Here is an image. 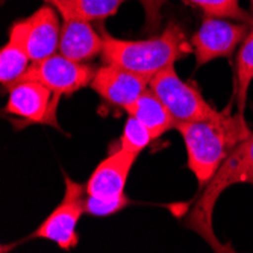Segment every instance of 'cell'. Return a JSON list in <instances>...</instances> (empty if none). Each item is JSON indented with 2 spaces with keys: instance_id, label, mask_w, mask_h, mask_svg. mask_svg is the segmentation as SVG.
Instances as JSON below:
<instances>
[{
  "instance_id": "3",
  "label": "cell",
  "mask_w": 253,
  "mask_h": 253,
  "mask_svg": "<svg viewBox=\"0 0 253 253\" xmlns=\"http://www.w3.org/2000/svg\"><path fill=\"white\" fill-rule=\"evenodd\" d=\"M237 183L253 185V130L229 153L212 179L203 187L185 223L188 229L199 234L215 252H232L231 247L218 241L212 227V214L221 193Z\"/></svg>"
},
{
  "instance_id": "4",
  "label": "cell",
  "mask_w": 253,
  "mask_h": 253,
  "mask_svg": "<svg viewBox=\"0 0 253 253\" xmlns=\"http://www.w3.org/2000/svg\"><path fill=\"white\" fill-rule=\"evenodd\" d=\"M149 86L171 112L176 123L211 120L221 114L206 102L193 85L183 82L176 75L173 65L155 75Z\"/></svg>"
},
{
  "instance_id": "16",
  "label": "cell",
  "mask_w": 253,
  "mask_h": 253,
  "mask_svg": "<svg viewBox=\"0 0 253 253\" xmlns=\"http://www.w3.org/2000/svg\"><path fill=\"white\" fill-rule=\"evenodd\" d=\"M253 81V25L243 41V45L237 56V81H235V97L238 114L244 116L249 86Z\"/></svg>"
},
{
  "instance_id": "12",
  "label": "cell",
  "mask_w": 253,
  "mask_h": 253,
  "mask_svg": "<svg viewBox=\"0 0 253 253\" xmlns=\"http://www.w3.org/2000/svg\"><path fill=\"white\" fill-rule=\"evenodd\" d=\"M103 52V37L96 32L89 21L64 18L59 38V53L78 62L94 59Z\"/></svg>"
},
{
  "instance_id": "1",
  "label": "cell",
  "mask_w": 253,
  "mask_h": 253,
  "mask_svg": "<svg viewBox=\"0 0 253 253\" xmlns=\"http://www.w3.org/2000/svg\"><path fill=\"white\" fill-rule=\"evenodd\" d=\"M187 147L188 169L194 173L199 187L208 183L223 161L243 140L250 135V129L241 114H231L227 106L217 119L176 123Z\"/></svg>"
},
{
  "instance_id": "2",
  "label": "cell",
  "mask_w": 253,
  "mask_h": 253,
  "mask_svg": "<svg viewBox=\"0 0 253 253\" xmlns=\"http://www.w3.org/2000/svg\"><path fill=\"white\" fill-rule=\"evenodd\" d=\"M102 37L105 64L119 65L149 79L191 52L185 34L176 23H170L163 35L141 41L119 40L106 31Z\"/></svg>"
},
{
  "instance_id": "8",
  "label": "cell",
  "mask_w": 253,
  "mask_h": 253,
  "mask_svg": "<svg viewBox=\"0 0 253 253\" xmlns=\"http://www.w3.org/2000/svg\"><path fill=\"white\" fill-rule=\"evenodd\" d=\"M250 28L249 23H231L220 17L205 15L199 31L191 38L196 65L200 67L218 58H229L237 45L244 41Z\"/></svg>"
},
{
  "instance_id": "6",
  "label": "cell",
  "mask_w": 253,
  "mask_h": 253,
  "mask_svg": "<svg viewBox=\"0 0 253 253\" xmlns=\"http://www.w3.org/2000/svg\"><path fill=\"white\" fill-rule=\"evenodd\" d=\"M59 99L61 94L53 93L45 85L32 79H21L9 88L5 111L25 120L21 126L38 123L62 130L58 123Z\"/></svg>"
},
{
  "instance_id": "18",
  "label": "cell",
  "mask_w": 253,
  "mask_h": 253,
  "mask_svg": "<svg viewBox=\"0 0 253 253\" xmlns=\"http://www.w3.org/2000/svg\"><path fill=\"white\" fill-rule=\"evenodd\" d=\"M120 147L138 155L143 149H146L149 146L152 140V135L149 132V129L138 120L133 116H129L126 125H125V130H123V136L120 140Z\"/></svg>"
},
{
  "instance_id": "10",
  "label": "cell",
  "mask_w": 253,
  "mask_h": 253,
  "mask_svg": "<svg viewBox=\"0 0 253 253\" xmlns=\"http://www.w3.org/2000/svg\"><path fill=\"white\" fill-rule=\"evenodd\" d=\"M138 155L117 149L97 166L86 182V193L91 197L112 200L125 196V185Z\"/></svg>"
},
{
  "instance_id": "15",
  "label": "cell",
  "mask_w": 253,
  "mask_h": 253,
  "mask_svg": "<svg viewBox=\"0 0 253 253\" xmlns=\"http://www.w3.org/2000/svg\"><path fill=\"white\" fill-rule=\"evenodd\" d=\"M126 111L149 129L152 140H158L161 135L176 126L171 112L152 89H146Z\"/></svg>"
},
{
  "instance_id": "7",
  "label": "cell",
  "mask_w": 253,
  "mask_h": 253,
  "mask_svg": "<svg viewBox=\"0 0 253 253\" xmlns=\"http://www.w3.org/2000/svg\"><path fill=\"white\" fill-rule=\"evenodd\" d=\"M96 68L85 62H78L64 55H52L42 61H35L29 65L21 79L37 81L53 93L70 96L81 88L91 85Z\"/></svg>"
},
{
  "instance_id": "5",
  "label": "cell",
  "mask_w": 253,
  "mask_h": 253,
  "mask_svg": "<svg viewBox=\"0 0 253 253\" xmlns=\"http://www.w3.org/2000/svg\"><path fill=\"white\" fill-rule=\"evenodd\" d=\"M86 185L78 183L65 174V194L61 203L45 218L31 238H42L58 244L64 250L78 246L76 226L85 212Z\"/></svg>"
},
{
  "instance_id": "9",
  "label": "cell",
  "mask_w": 253,
  "mask_h": 253,
  "mask_svg": "<svg viewBox=\"0 0 253 253\" xmlns=\"http://www.w3.org/2000/svg\"><path fill=\"white\" fill-rule=\"evenodd\" d=\"M150 79L114 64L97 68L91 88L109 105L127 109L147 89Z\"/></svg>"
},
{
  "instance_id": "11",
  "label": "cell",
  "mask_w": 253,
  "mask_h": 253,
  "mask_svg": "<svg viewBox=\"0 0 253 253\" xmlns=\"http://www.w3.org/2000/svg\"><path fill=\"white\" fill-rule=\"evenodd\" d=\"M127 0H52L62 18H79L85 21L103 20L114 15ZM146 8L147 21L152 26L159 25V11L166 0H140Z\"/></svg>"
},
{
  "instance_id": "13",
  "label": "cell",
  "mask_w": 253,
  "mask_h": 253,
  "mask_svg": "<svg viewBox=\"0 0 253 253\" xmlns=\"http://www.w3.org/2000/svg\"><path fill=\"white\" fill-rule=\"evenodd\" d=\"M28 53L32 62L42 61L59 50L61 28L55 6L52 3L42 5L29 18Z\"/></svg>"
},
{
  "instance_id": "19",
  "label": "cell",
  "mask_w": 253,
  "mask_h": 253,
  "mask_svg": "<svg viewBox=\"0 0 253 253\" xmlns=\"http://www.w3.org/2000/svg\"><path fill=\"white\" fill-rule=\"evenodd\" d=\"M126 205H129V199L126 196L120 199H112V200H103V199L86 196L85 212L89 215H96V217H105V215H111L114 212L122 211Z\"/></svg>"
},
{
  "instance_id": "21",
  "label": "cell",
  "mask_w": 253,
  "mask_h": 253,
  "mask_svg": "<svg viewBox=\"0 0 253 253\" xmlns=\"http://www.w3.org/2000/svg\"><path fill=\"white\" fill-rule=\"evenodd\" d=\"M47 2H52V0H47Z\"/></svg>"
},
{
  "instance_id": "20",
  "label": "cell",
  "mask_w": 253,
  "mask_h": 253,
  "mask_svg": "<svg viewBox=\"0 0 253 253\" xmlns=\"http://www.w3.org/2000/svg\"><path fill=\"white\" fill-rule=\"evenodd\" d=\"M250 14H252V17H253V0H250Z\"/></svg>"
},
{
  "instance_id": "14",
  "label": "cell",
  "mask_w": 253,
  "mask_h": 253,
  "mask_svg": "<svg viewBox=\"0 0 253 253\" xmlns=\"http://www.w3.org/2000/svg\"><path fill=\"white\" fill-rule=\"evenodd\" d=\"M28 32H29V21L28 18L18 20L9 29V40L2 47L0 52V82L8 89L21 81L28 72Z\"/></svg>"
},
{
  "instance_id": "17",
  "label": "cell",
  "mask_w": 253,
  "mask_h": 253,
  "mask_svg": "<svg viewBox=\"0 0 253 253\" xmlns=\"http://www.w3.org/2000/svg\"><path fill=\"white\" fill-rule=\"evenodd\" d=\"M187 2L200 8L206 15L232 18L241 23L253 25V17L240 6V0H187Z\"/></svg>"
}]
</instances>
